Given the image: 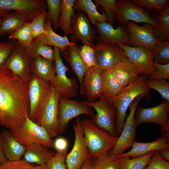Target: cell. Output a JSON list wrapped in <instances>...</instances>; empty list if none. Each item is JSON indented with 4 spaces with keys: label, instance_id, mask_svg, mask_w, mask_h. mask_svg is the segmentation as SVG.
Segmentation results:
<instances>
[{
    "label": "cell",
    "instance_id": "obj_1",
    "mask_svg": "<svg viewBox=\"0 0 169 169\" xmlns=\"http://www.w3.org/2000/svg\"><path fill=\"white\" fill-rule=\"evenodd\" d=\"M29 79L13 74L4 64L0 66V125L13 130L28 116Z\"/></svg>",
    "mask_w": 169,
    "mask_h": 169
},
{
    "label": "cell",
    "instance_id": "obj_2",
    "mask_svg": "<svg viewBox=\"0 0 169 169\" xmlns=\"http://www.w3.org/2000/svg\"><path fill=\"white\" fill-rule=\"evenodd\" d=\"M147 77V75H141L136 80L124 87L118 95L109 98L117 110L115 124L118 136L121 133L127 110L131 103L139 95H150L149 88L145 83Z\"/></svg>",
    "mask_w": 169,
    "mask_h": 169
},
{
    "label": "cell",
    "instance_id": "obj_3",
    "mask_svg": "<svg viewBox=\"0 0 169 169\" xmlns=\"http://www.w3.org/2000/svg\"><path fill=\"white\" fill-rule=\"evenodd\" d=\"M85 142L92 158L107 154L115 146L118 136H111L98 127L92 119L81 120Z\"/></svg>",
    "mask_w": 169,
    "mask_h": 169
},
{
    "label": "cell",
    "instance_id": "obj_4",
    "mask_svg": "<svg viewBox=\"0 0 169 169\" xmlns=\"http://www.w3.org/2000/svg\"><path fill=\"white\" fill-rule=\"evenodd\" d=\"M11 131L15 139L26 147L40 144L49 149L53 148L54 140L46 129L31 120L28 116L21 126Z\"/></svg>",
    "mask_w": 169,
    "mask_h": 169
},
{
    "label": "cell",
    "instance_id": "obj_5",
    "mask_svg": "<svg viewBox=\"0 0 169 169\" xmlns=\"http://www.w3.org/2000/svg\"><path fill=\"white\" fill-rule=\"evenodd\" d=\"M53 84L31 74L29 80L28 97V117L34 122L41 112L50 96Z\"/></svg>",
    "mask_w": 169,
    "mask_h": 169
},
{
    "label": "cell",
    "instance_id": "obj_6",
    "mask_svg": "<svg viewBox=\"0 0 169 169\" xmlns=\"http://www.w3.org/2000/svg\"><path fill=\"white\" fill-rule=\"evenodd\" d=\"M83 102L96 111L91 119L98 127L113 136H118L115 124L117 110L109 98L102 96L97 101Z\"/></svg>",
    "mask_w": 169,
    "mask_h": 169
},
{
    "label": "cell",
    "instance_id": "obj_7",
    "mask_svg": "<svg viewBox=\"0 0 169 169\" xmlns=\"http://www.w3.org/2000/svg\"><path fill=\"white\" fill-rule=\"evenodd\" d=\"M54 62L56 73L53 83L55 90L61 97L71 99L79 91V86L74 78L66 75L68 68L64 64L59 50L54 47Z\"/></svg>",
    "mask_w": 169,
    "mask_h": 169
},
{
    "label": "cell",
    "instance_id": "obj_8",
    "mask_svg": "<svg viewBox=\"0 0 169 169\" xmlns=\"http://www.w3.org/2000/svg\"><path fill=\"white\" fill-rule=\"evenodd\" d=\"M145 96L144 95L138 96L130 105L129 114L125 121L121 133L118 137L115 146L108 153L109 155L116 156L124 153L125 150L131 146L135 141L137 126L135 120V112L141 100Z\"/></svg>",
    "mask_w": 169,
    "mask_h": 169
},
{
    "label": "cell",
    "instance_id": "obj_9",
    "mask_svg": "<svg viewBox=\"0 0 169 169\" xmlns=\"http://www.w3.org/2000/svg\"><path fill=\"white\" fill-rule=\"evenodd\" d=\"M115 19L123 27L129 22L133 21L150 24L153 26L155 25L147 10L128 0H116Z\"/></svg>",
    "mask_w": 169,
    "mask_h": 169
},
{
    "label": "cell",
    "instance_id": "obj_10",
    "mask_svg": "<svg viewBox=\"0 0 169 169\" xmlns=\"http://www.w3.org/2000/svg\"><path fill=\"white\" fill-rule=\"evenodd\" d=\"M73 128L75 135L74 143L70 151L66 155L65 163L67 169H80L83 164L92 158L85 142L79 116L76 117Z\"/></svg>",
    "mask_w": 169,
    "mask_h": 169
},
{
    "label": "cell",
    "instance_id": "obj_11",
    "mask_svg": "<svg viewBox=\"0 0 169 169\" xmlns=\"http://www.w3.org/2000/svg\"><path fill=\"white\" fill-rule=\"evenodd\" d=\"M83 115L92 117L94 115L93 109L83 101L60 97L59 102L58 134H62L65 131L71 120Z\"/></svg>",
    "mask_w": 169,
    "mask_h": 169
},
{
    "label": "cell",
    "instance_id": "obj_12",
    "mask_svg": "<svg viewBox=\"0 0 169 169\" xmlns=\"http://www.w3.org/2000/svg\"><path fill=\"white\" fill-rule=\"evenodd\" d=\"M60 95L53 86L49 99L34 122L44 128L52 138L58 134L59 102Z\"/></svg>",
    "mask_w": 169,
    "mask_h": 169
},
{
    "label": "cell",
    "instance_id": "obj_13",
    "mask_svg": "<svg viewBox=\"0 0 169 169\" xmlns=\"http://www.w3.org/2000/svg\"><path fill=\"white\" fill-rule=\"evenodd\" d=\"M169 101L166 100L151 108H146L140 106L136 111V125L137 126L143 123L158 124L161 126L162 134H169Z\"/></svg>",
    "mask_w": 169,
    "mask_h": 169
},
{
    "label": "cell",
    "instance_id": "obj_14",
    "mask_svg": "<svg viewBox=\"0 0 169 169\" xmlns=\"http://www.w3.org/2000/svg\"><path fill=\"white\" fill-rule=\"evenodd\" d=\"M92 47L95 54L96 66L102 70L112 69L120 63L129 59L117 44L96 43Z\"/></svg>",
    "mask_w": 169,
    "mask_h": 169
},
{
    "label": "cell",
    "instance_id": "obj_15",
    "mask_svg": "<svg viewBox=\"0 0 169 169\" xmlns=\"http://www.w3.org/2000/svg\"><path fill=\"white\" fill-rule=\"evenodd\" d=\"M117 44L123 50L128 59L141 75L148 76L156 71L151 51L142 47Z\"/></svg>",
    "mask_w": 169,
    "mask_h": 169
},
{
    "label": "cell",
    "instance_id": "obj_16",
    "mask_svg": "<svg viewBox=\"0 0 169 169\" xmlns=\"http://www.w3.org/2000/svg\"><path fill=\"white\" fill-rule=\"evenodd\" d=\"M71 29L74 43H76V41L79 40L83 45H94L97 38L95 31L84 12L77 11L74 13L71 18Z\"/></svg>",
    "mask_w": 169,
    "mask_h": 169
},
{
    "label": "cell",
    "instance_id": "obj_17",
    "mask_svg": "<svg viewBox=\"0 0 169 169\" xmlns=\"http://www.w3.org/2000/svg\"><path fill=\"white\" fill-rule=\"evenodd\" d=\"M126 27L131 46L142 47L150 51L159 41L155 36L153 26L150 24L139 26L129 21Z\"/></svg>",
    "mask_w": 169,
    "mask_h": 169
},
{
    "label": "cell",
    "instance_id": "obj_18",
    "mask_svg": "<svg viewBox=\"0 0 169 169\" xmlns=\"http://www.w3.org/2000/svg\"><path fill=\"white\" fill-rule=\"evenodd\" d=\"M32 60L26 53L25 48L17 42L4 65L15 75L23 79H29L32 74Z\"/></svg>",
    "mask_w": 169,
    "mask_h": 169
},
{
    "label": "cell",
    "instance_id": "obj_19",
    "mask_svg": "<svg viewBox=\"0 0 169 169\" xmlns=\"http://www.w3.org/2000/svg\"><path fill=\"white\" fill-rule=\"evenodd\" d=\"M0 7L11 12L25 13L29 22L47 8L45 1L43 0H0Z\"/></svg>",
    "mask_w": 169,
    "mask_h": 169
},
{
    "label": "cell",
    "instance_id": "obj_20",
    "mask_svg": "<svg viewBox=\"0 0 169 169\" xmlns=\"http://www.w3.org/2000/svg\"><path fill=\"white\" fill-rule=\"evenodd\" d=\"M102 70L96 66L88 68L84 76L80 94L88 101H95L102 96Z\"/></svg>",
    "mask_w": 169,
    "mask_h": 169
},
{
    "label": "cell",
    "instance_id": "obj_21",
    "mask_svg": "<svg viewBox=\"0 0 169 169\" xmlns=\"http://www.w3.org/2000/svg\"><path fill=\"white\" fill-rule=\"evenodd\" d=\"M95 26L99 34L96 38L97 43L121 44L131 46L126 28L120 25L115 29L107 22L97 23Z\"/></svg>",
    "mask_w": 169,
    "mask_h": 169
},
{
    "label": "cell",
    "instance_id": "obj_22",
    "mask_svg": "<svg viewBox=\"0 0 169 169\" xmlns=\"http://www.w3.org/2000/svg\"><path fill=\"white\" fill-rule=\"evenodd\" d=\"M129 151L115 156L117 158L125 157H137L151 151L161 150L169 149V138L162 136L156 141L147 143H141L136 141Z\"/></svg>",
    "mask_w": 169,
    "mask_h": 169
},
{
    "label": "cell",
    "instance_id": "obj_23",
    "mask_svg": "<svg viewBox=\"0 0 169 169\" xmlns=\"http://www.w3.org/2000/svg\"><path fill=\"white\" fill-rule=\"evenodd\" d=\"M0 136L2 150L8 160H21L25 152L26 147L15 139L11 130H4Z\"/></svg>",
    "mask_w": 169,
    "mask_h": 169
},
{
    "label": "cell",
    "instance_id": "obj_24",
    "mask_svg": "<svg viewBox=\"0 0 169 169\" xmlns=\"http://www.w3.org/2000/svg\"><path fill=\"white\" fill-rule=\"evenodd\" d=\"M62 54L64 58L70 65L78 78L80 93L84 76L88 68L80 56V48L76 44L68 47L65 51Z\"/></svg>",
    "mask_w": 169,
    "mask_h": 169
},
{
    "label": "cell",
    "instance_id": "obj_25",
    "mask_svg": "<svg viewBox=\"0 0 169 169\" xmlns=\"http://www.w3.org/2000/svg\"><path fill=\"white\" fill-rule=\"evenodd\" d=\"M52 25L51 22L46 19L44 26L46 33L35 38L47 45L57 48L62 53L65 51L68 47L77 44L69 41L66 36L57 34L52 28Z\"/></svg>",
    "mask_w": 169,
    "mask_h": 169
},
{
    "label": "cell",
    "instance_id": "obj_26",
    "mask_svg": "<svg viewBox=\"0 0 169 169\" xmlns=\"http://www.w3.org/2000/svg\"><path fill=\"white\" fill-rule=\"evenodd\" d=\"M40 144H34L26 147L23 159L27 162L38 165H46L56 152Z\"/></svg>",
    "mask_w": 169,
    "mask_h": 169
},
{
    "label": "cell",
    "instance_id": "obj_27",
    "mask_svg": "<svg viewBox=\"0 0 169 169\" xmlns=\"http://www.w3.org/2000/svg\"><path fill=\"white\" fill-rule=\"evenodd\" d=\"M111 70L123 87L136 80L141 75L129 59L120 63Z\"/></svg>",
    "mask_w": 169,
    "mask_h": 169
},
{
    "label": "cell",
    "instance_id": "obj_28",
    "mask_svg": "<svg viewBox=\"0 0 169 169\" xmlns=\"http://www.w3.org/2000/svg\"><path fill=\"white\" fill-rule=\"evenodd\" d=\"M31 71L32 74L52 83L54 82L56 73L54 62L41 57L33 59Z\"/></svg>",
    "mask_w": 169,
    "mask_h": 169
},
{
    "label": "cell",
    "instance_id": "obj_29",
    "mask_svg": "<svg viewBox=\"0 0 169 169\" xmlns=\"http://www.w3.org/2000/svg\"><path fill=\"white\" fill-rule=\"evenodd\" d=\"M28 22L27 14L23 12L13 11L2 18L0 26V37L9 34Z\"/></svg>",
    "mask_w": 169,
    "mask_h": 169
},
{
    "label": "cell",
    "instance_id": "obj_30",
    "mask_svg": "<svg viewBox=\"0 0 169 169\" xmlns=\"http://www.w3.org/2000/svg\"><path fill=\"white\" fill-rule=\"evenodd\" d=\"M74 10L86 13L91 24L95 25L96 23L108 22V19L103 8H100L102 13L97 11L96 7L91 0H76L74 3Z\"/></svg>",
    "mask_w": 169,
    "mask_h": 169
},
{
    "label": "cell",
    "instance_id": "obj_31",
    "mask_svg": "<svg viewBox=\"0 0 169 169\" xmlns=\"http://www.w3.org/2000/svg\"><path fill=\"white\" fill-rule=\"evenodd\" d=\"M75 0H62L58 27L65 36L71 34V20L74 13V8Z\"/></svg>",
    "mask_w": 169,
    "mask_h": 169
},
{
    "label": "cell",
    "instance_id": "obj_32",
    "mask_svg": "<svg viewBox=\"0 0 169 169\" xmlns=\"http://www.w3.org/2000/svg\"><path fill=\"white\" fill-rule=\"evenodd\" d=\"M153 18L155 22V25L153 26V28L156 38L160 41L169 40V5L160 11L158 15Z\"/></svg>",
    "mask_w": 169,
    "mask_h": 169
},
{
    "label": "cell",
    "instance_id": "obj_33",
    "mask_svg": "<svg viewBox=\"0 0 169 169\" xmlns=\"http://www.w3.org/2000/svg\"><path fill=\"white\" fill-rule=\"evenodd\" d=\"M102 96L108 98L120 93L123 87L114 76L110 70H102Z\"/></svg>",
    "mask_w": 169,
    "mask_h": 169
},
{
    "label": "cell",
    "instance_id": "obj_34",
    "mask_svg": "<svg viewBox=\"0 0 169 169\" xmlns=\"http://www.w3.org/2000/svg\"><path fill=\"white\" fill-rule=\"evenodd\" d=\"M25 49L27 54L32 59L41 57L54 62V49L51 46L36 38H34Z\"/></svg>",
    "mask_w": 169,
    "mask_h": 169
},
{
    "label": "cell",
    "instance_id": "obj_35",
    "mask_svg": "<svg viewBox=\"0 0 169 169\" xmlns=\"http://www.w3.org/2000/svg\"><path fill=\"white\" fill-rule=\"evenodd\" d=\"M155 151L141 156L130 158L129 157L118 158L120 169H144L150 162Z\"/></svg>",
    "mask_w": 169,
    "mask_h": 169
},
{
    "label": "cell",
    "instance_id": "obj_36",
    "mask_svg": "<svg viewBox=\"0 0 169 169\" xmlns=\"http://www.w3.org/2000/svg\"><path fill=\"white\" fill-rule=\"evenodd\" d=\"M8 38L17 40L22 47L25 48L34 38L31 29L30 22H26L21 27L9 35Z\"/></svg>",
    "mask_w": 169,
    "mask_h": 169
},
{
    "label": "cell",
    "instance_id": "obj_37",
    "mask_svg": "<svg viewBox=\"0 0 169 169\" xmlns=\"http://www.w3.org/2000/svg\"><path fill=\"white\" fill-rule=\"evenodd\" d=\"M151 51L154 62L160 64L169 63V40H159Z\"/></svg>",
    "mask_w": 169,
    "mask_h": 169
},
{
    "label": "cell",
    "instance_id": "obj_38",
    "mask_svg": "<svg viewBox=\"0 0 169 169\" xmlns=\"http://www.w3.org/2000/svg\"><path fill=\"white\" fill-rule=\"evenodd\" d=\"M118 160L108 154L92 158L91 169H120Z\"/></svg>",
    "mask_w": 169,
    "mask_h": 169
},
{
    "label": "cell",
    "instance_id": "obj_39",
    "mask_svg": "<svg viewBox=\"0 0 169 169\" xmlns=\"http://www.w3.org/2000/svg\"><path fill=\"white\" fill-rule=\"evenodd\" d=\"M48 8L46 19L51 23L53 30L55 31L58 28V21L60 13L61 0H45Z\"/></svg>",
    "mask_w": 169,
    "mask_h": 169
},
{
    "label": "cell",
    "instance_id": "obj_40",
    "mask_svg": "<svg viewBox=\"0 0 169 169\" xmlns=\"http://www.w3.org/2000/svg\"><path fill=\"white\" fill-rule=\"evenodd\" d=\"M145 83L149 88L156 90L163 99L169 101V83L166 79L147 78Z\"/></svg>",
    "mask_w": 169,
    "mask_h": 169
},
{
    "label": "cell",
    "instance_id": "obj_41",
    "mask_svg": "<svg viewBox=\"0 0 169 169\" xmlns=\"http://www.w3.org/2000/svg\"><path fill=\"white\" fill-rule=\"evenodd\" d=\"M133 3L150 10H162L168 5V0H131Z\"/></svg>",
    "mask_w": 169,
    "mask_h": 169
},
{
    "label": "cell",
    "instance_id": "obj_42",
    "mask_svg": "<svg viewBox=\"0 0 169 169\" xmlns=\"http://www.w3.org/2000/svg\"><path fill=\"white\" fill-rule=\"evenodd\" d=\"M96 7L100 5L102 6L106 15L109 23L113 26L115 19V0H94Z\"/></svg>",
    "mask_w": 169,
    "mask_h": 169
},
{
    "label": "cell",
    "instance_id": "obj_43",
    "mask_svg": "<svg viewBox=\"0 0 169 169\" xmlns=\"http://www.w3.org/2000/svg\"><path fill=\"white\" fill-rule=\"evenodd\" d=\"M47 13L46 10L42 12L30 22L34 38L46 33L44 26Z\"/></svg>",
    "mask_w": 169,
    "mask_h": 169
},
{
    "label": "cell",
    "instance_id": "obj_44",
    "mask_svg": "<svg viewBox=\"0 0 169 169\" xmlns=\"http://www.w3.org/2000/svg\"><path fill=\"white\" fill-rule=\"evenodd\" d=\"M80 54L82 60L88 68L96 66L95 54L92 47L83 45L80 48Z\"/></svg>",
    "mask_w": 169,
    "mask_h": 169
},
{
    "label": "cell",
    "instance_id": "obj_45",
    "mask_svg": "<svg viewBox=\"0 0 169 169\" xmlns=\"http://www.w3.org/2000/svg\"><path fill=\"white\" fill-rule=\"evenodd\" d=\"M67 151L56 152L55 154L47 162L48 169H67L65 159Z\"/></svg>",
    "mask_w": 169,
    "mask_h": 169
},
{
    "label": "cell",
    "instance_id": "obj_46",
    "mask_svg": "<svg viewBox=\"0 0 169 169\" xmlns=\"http://www.w3.org/2000/svg\"><path fill=\"white\" fill-rule=\"evenodd\" d=\"M17 43V41L15 40L5 42H0V66L4 64Z\"/></svg>",
    "mask_w": 169,
    "mask_h": 169
},
{
    "label": "cell",
    "instance_id": "obj_47",
    "mask_svg": "<svg viewBox=\"0 0 169 169\" xmlns=\"http://www.w3.org/2000/svg\"><path fill=\"white\" fill-rule=\"evenodd\" d=\"M0 169H34V165L23 159L14 161L8 160L0 165Z\"/></svg>",
    "mask_w": 169,
    "mask_h": 169
},
{
    "label": "cell",
    "instance_id": "obj_48",
    "mask_svg": "<svg viewBox=\"0 0 169 169\" xmlns=\"http://www.w3.org/2000/svg\"><path fill=\"white\" fill-rule=\"evenodd\" d=\"M147 166L144 169H169V162L161 158L156 151Z\"/></svg>",
    "mask_w": 169,
    "mask_h": 169
},
{
    "label": "cell",
    "instance_id": "obj_49",
    "mask_svg": "<svg viewBox=\"0 0 169 169\" xmlns=\"http://www.w3.org/2000/svg\"><path fill=\"white\" fill-rule=\"evenodd\" d=\"M154 65L156 69V71L152 75L148 76V78L166 79H169V63L160 64L154 62Z\"/></svg>",
    "mask_w": 169,
    "mask_h": 169
},
{
    "label": "cell",
    "instance_id": "obj_50",
    "mask_svg": "<svg viewBox=\"0 0 169 169\" xmlns=\"http://www.w3.org/2000/svg\"><path fill=\"white\" fill-rule=\"evenodd\" d=\"M68 146L67 140L63 137L56 138L53 142V148L56 152H63L67 151Z\"/></svg>",
    "mask_w": 169,
    "mask_h": 169
},
{
    "label": "cell",
    "instance_id": "obj_51",
    "mask_svg": "<svg viewBox=\"0 0 169 169\" xmlns=\"http://www.w3.org/2000/svg\"><path fill=\"white\" fill-rule=\"evenodd\" d=\"M161 158L167 161H169V149L161 150L158 151Z\"/></svg>",
    "mask_w": 169,
    "mask_h": 169
},
{
    "label": "cell",
    "instance_id": "obj_52",
    "mask_svg": "<svg viewBox=\"0 0 169 169\" xmlns=\"http://www.w3.org/2000/svg\"><path fill=\"white\" fill-rule=\"evenodd\" d=\"M7 161L8 160L4 156L2 150L1 140L0 136V165L3 163Z\"/></svg>",
    "mask_w": 169,
    "mask_h": 169
},
{
    "label": "cell",
    "instance_id": "obj_53",
    "mask_svg": "<svg viewBox=\"0 0 169 169\" xmlns=\"http://www.w3.org/2000/svg\"><path fill=\"white\" fill-rule=\"evenodd\" d=\"M92 158L88 160L83 165L80 169H91Z\"/></svg>",
    "mask_w": 169,
    "mask_h": 169
},
{
    "label": "cell",
    "instance_id": "obj_54",
    "mask_svg": "<svg viewBox=\"0 0 169 169\" xmlns=\"http://www.w3.org/2000/svg\"><path fill=\"white\" fill-rule=\"evenodd\" d=\"M34 169H48L45 165H34Z\"/></svg>",
    "mask_w": 169,
    "mask_h": 169
},
{
    "label": "cell",
    "instance_id": "obj_55",
    "mask_svg": "<svg viewBox=\"0 0 169 169\" xmlns=\"http://www.w3.org/2000/svg\"><path fill=\"white\" fill-rule=\"evenodd\" d=\"M2 18H0V26L1 23Z\"/></svg>",
    "mask_w": 169,
    "mask_h": 169
}]
</instances>
